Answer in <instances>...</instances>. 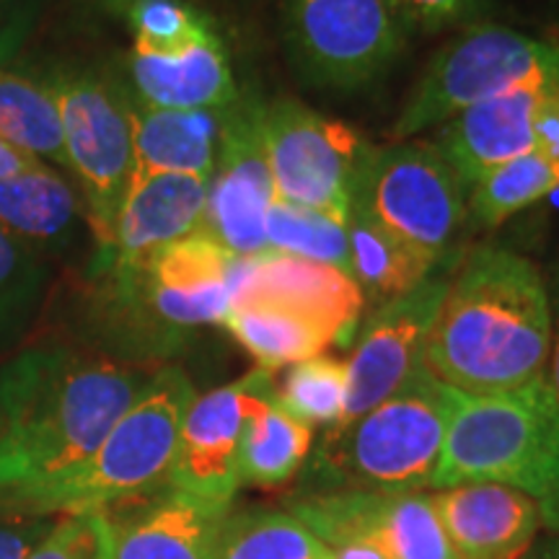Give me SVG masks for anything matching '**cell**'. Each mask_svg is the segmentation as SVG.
Segmentation results:
<instances>
[{"mask_svg": "<svg viewBox=\"0 0 559 559\" xmlns=\"http://www.w3.org/2000/svg\"><path fill=\"white\" fill-rule=\"evenodd\" d=\"M451 389L419 368L379 407L332 430L311 464L313 487L425 492L443 453Z\"/></svg>", "mask_w": 559, "mask_h": 559, "instance_id": "8992f818", "label": "cell"}, {"mask_svg": "<svg viewBox=\"0 0 559 559\" xmlns=\"http://www.w3.org/2000/svg\"><path fill=\"white\" fill-rule=\"evenodd\" d=\"M492 481L528 495L559 534V404L547 379L502 394L451 389V417L430 489Z\"/></svg>", "mask_w": 559, "mask_h": 559, "instance_id": "277c9868", "label": "cell"}, {"mask_svg": "<svg viewBox=\"0 0 559 559\" xmlns=\"http://www.w3.org/2000/svg\"><path fill=\"white\" fill-rule=\"evenodd\" d=\"M24 62L58 104L68 174L81 192L96 251L107 249L135 169L132 96L120 68L81 60Z\"/></svg>", "mask_w": 559, "mask_h": 559, "instance_id": "52a82bcc", "label": "cell"}, {"mask_svg": "<svg viewBox=\"0 0 559 559\" xmlns=\"http://www.w3.org/2000/svg\"><path fill=\"white\" fill-rule=\"evenodd\" d=\"M549 288V300H551V349H549V360H547V379L551 394L559 404V260L551 267V275L547 280Z\"/></svg>", "mask_w": 559, "mask_h": 559, "instance_id": "f35d334b", "label": "cell"}, {"mask_svg": "<svg viewBox=\"0 0 559 559\" xmlns=\"http://www.w3.org/2000/svg\"><path fill=\"white\" fill-rule=\"evenodd\" d=\"M519 559H559V534L549 536V539L536 542L526 555Z\"/></svg>", "mask_w": 559, "mask_h": 559, "instance_id": "b9f144b4", "label": "cell"}, {"mask_svg": "<svg viewBox=\"0 0 559 559\" xmlns=\"http://www.w3.org/2000/svg\"><path fill=\"white\" fill-rule=\"evenodd\" d=\"M26 559H99L94 515H58L50 534Z\"/></svg>", "mask_w": 559, "mask_h": 559, "instance_id": "d590c367", "label": "cell"}, {"mask_svg": "<svg viewBox=\"0 0 559 559\" xmlns=\"http://www.w3.org/2000/svg\"><path fill=\"white\" fill-rule=\"evenodd\" d=\"M264 236H267V251L330 264V267L345 270L349 275V241L345 218L275 200L267 210Z\"/></svg>", "mask_w": 559, "mask_h": 559, "instance_id": "f546056e", "label": "cell"}, {"mask_svg": "<svg viewBox=\"0 0 559 559\" xmlns=\"http://www.w3.org/2000/svg\"><path fill=\"white\" fill-rule=\"evenodd\" d=\"M534 145L542 156L559 164V88H547L536 104Z\"/></svg>", "mask_w": 559, "mask_h": 559, "instance_id": "74e56055", "label": "cell"}, {"mask_svg": "<svg viewBox=\"0 0 559 559\" xmlns=\"http://www.w3.org/2000/svg\"><path fill=\"white\" fill-rule=\"evenodd\" d=\"M547 88L559 86L523 83L506 94L466 107L440 124V132L430 143L449 160L466 190H472L485 174L498 166L536 151L534 115Z\"/></svg>", "mask_w": 559, "mask_h": 559, "instance_id": "ac0fdd59", "label": "cell"}, {"mask_svg": "<svg viewBox=\"0 0 559 559\" xmlns=\"http://www.w3.org/2000/svg\"><path fill=\"white\" fill-rule=\"evenodd\" d=\"M120 73L132 99L153 109H226L241 94L218 34L177 58H148L130 50Z\"/></svg>", "mask_w": 559, "mask_h": 559, "instance_id": "ffe728a7", "label": "cell"}, {"mask_svg": "<svg viewBox=\"0 0 559 559\" xmlns=\"http://www.w3.org/2000/svg\"><path fill=\"white\" fill-rule=\"evenodd\" d=\"M551 300L526 257L477 247L461 260L425 342L423 366L461 394H502L547 373Z\"/></svg>", "mask_w": 559, "mask_h": 559, "instance_id": "7a4b0ae2", "label": "cell"}, {"mask_svg": "<svg viewBox=\"0 0 559 559\" xmlns=\"http://www.w3.org/2000/svg\"><path fill=\"white\" fill-rule=\"evenodd\" d=\"M94 3L99 5L104 13H109V16H122V11L128 9L132 0H94Z\"/></svg>", "mask_w": 559, "mask_h": 559, "instance_id": "7bdbcfd3", "label": "cell"}, {"mask_svg": "<svg viewBox=\"0 0 559 559\" xmlns=\"http://www.w3.org/2000/svg\"><path fill=\"white\" fill-rule=\"evenodd\" d=\"M207 179L185 174H153L132 179L107 249L96 251L88 272L138 264L153 251L202 230Z\"/></svg>", "mask_w": 559, "mask_h": 559, "instance_id": "e0dca14e", "label": "cell"}, {"mask_svg": "<svg viewBox=\"0 0 559 559\" xmlns=\"http://www.w3.org/2000/svg\"><path fill=\"white\" fill-rule=\"evenodd\" d=\"M0 228L41 260L68 254L81 228H88L79 187L41 160L0 179Z\"/></svg>", "mask_w": 559, "mask_h": 559, "instance_id": "44dd1931", "label": "cell"}, {"mask_svg": "<svg viewBox=\"0 0 559 559\" xmlns=\"http://www.w3.org/2000/svg\"><path fill=\"white\" fill-rule=\"evenodd\" d=\"M368 544L389 559H459L432 502V495H376Z\"/></svg>", "mask_w": 559, "mask_h": 559, "instance_id": "83f0119b", "label": "cell"}, {"mask_svg": "<svg viewBox=\"0 0 559 559\" xmlns=\"http://www.w3.org/2000/svg\"><path fill=\"white\" fill-rule=\"evenodd\" d=\"M347 360L317 355L290 366L283 389L275 391L277 404L293 417L313 425H326V430L340 423L347 402Z\"/></svg>", "mask_w": 559, "mask_h": 559, "instance_id": "d6a6232c", "label": "cell"}, {"mask_svg": "<svg viewBox=\"0 0 559 559\" xmlns=\"http://www.w3.org/2000/svg\"><path fill=\"white\" fill-rule=\"evenodd\" d=\"M34 164H37V160L26 156V153L16 151L13 145H9L3 138H0V179L16 177V174L26 171Z\"/></svg>", "mask_w": 559, "mask_h": 559, "instance_id": "ab89813d", "label": "cell"}, {"mask_svg": "<svg viewBox=\"0 0 559 559\" xmlns=\"http://www.w3.org/2000/svg\"><path fill=\"white\" fill-rule=\"evenodd\" d=\"M58 0H0V66L24 58Z\"/></svg>", "mask_w": 559, "mask_h": 559, "instance_id": "836d02e7", "label": "cell"}, {"mask_svg": "<svg viewBox=\"0 0 559 559\" xmlns=\"http://www.w3.org/2000/svg\"><path fill=\"white\" fill-rule=\"evenodd\" d=\"M210 559H332V549L285 508H230Z\"/></svg>", "mask_w": 559, "mask_h": 559, "instance_id": "4316f807", "label": "cell"}, {"mask_svg": "<svg viewBox=\"0 0 559 559\" xmlns=\"http://www.w3.org/2000/svg\"><path fill=\"white\" fill-rule=\"evenodd\" d=\"M239 300H277V304L311 313L337 334L342 347L355 340L362 309H366V298L358 283L345 270L298 260L280 251L236 260L230 304H239Z\"/></svg>", "mask_w": 559, "mask_h": 559, "instance_id": "2e32d148", "label": "cell"}, {"mask_svg": "<svg viewBox=\"0 0 559 559\" xmlns=\"http://www.w3.org/2000/svg\"><path fill=\"white\" fill-rule=\"evenodd\" d=\"M236 260L194 230L138 264L88 272L86 347L138 368L174 358L202 326L223 324Z\"/></svg>", "mask_w": 559, "mask_h": 559, "instance_id": "3957f363", "label": "cell"}, {"mask_svg": "<svg viewBox=\"0 0 559 559\" xmlns=\"http://www.w3.org/2000/svg\"><path fill=\"white\" fill-rule=\"evenodd\" d=\"M275 381L264 368L251 370L207 394H198L179 430L169 485L215 506L230 508L239 492V449L249 417L275 396Z\"/></svg>", "mask_w": 559, "mask_h": 559, "instance_id": "4fadbf2b", "label": "cell"}, {"mask_svg": "<svg viewBox=\"0 0 559 559\" xmlns=\"http://www.w3.org/2000/svg\"><path fill=\"white\" fill-rule=\"evenodd\" d=\"M58 515L0 506V559H26L32 549L50 534Z\"/></svg>", "mask_w": 559, "mask_h": 559, "instance_id": "8d00e7d4", "label": "cell"}, {"mask_svg": "<svg viewBox=\"0 0 559 559\" xmlns=\"http://www.w3.org/2000/svg\"><path fill=\"white\" fill-rule=\"evenodd\" d=\"M275 202V187L264 148V102L254 94L223 109L218 164L207 181L202 230L236 257L267 251L264 221Z\"/></svg>", "mask_w": 559, "mask_h": 559, "instance_id": "7c38bea8", "label": "cell"}, {"mask_svg": "<svg viewBox=\"0 0 559 559\" xmlns=\"http://www.w3.org/2000/svg\"><path fill=\"white\" fill-rule=\"evenodd\" d=\"M432 502L459 559H519L544 526L528 495L492 481L436 489Z\"/></svg>", "mask_w": 559, "mask_h": 559, "instance_id": "d6986e66", "label": "cell"}, {"mask_svg": "<svg viewBox=\"0 0 559 559\" xmlns=\"http://www.w3.org/2000/svg\"><path fill=\"white\" fill-rule=\"evenodd\" d=\"M221 132L223 109L171 111L132 99V179L185 174L210 181L218 164Z\"/></svg>", "mask_w": 559, "mask_h": 559, "instance_id": "7402d4cb", "label": "cell"}, {"mask_svg": "<svg viewBox=\"0 0 559 559\" xmlns=\"http://www.w3.org/2000/svg\"><path fill=\"white\" fill-rule=\"evenodd\" d=\"M349 241V277L358 283L366 304L379 309L383 304L407 296L425 280L438 272L440 264L456 260V254L438 260L415 243L400 239L370 218L358 202H353L347 215Z\"/></svg>", "mask_w": 559, "mask_h": 559, "instance_id": "603a6c76", "label": "cell"}, {"mask_svg": "<svg viewBox=\"0 0 559 559\" xmlns=\"http://www.w3.org/2000/svg\"><path fill=\"white\" fill-rule=\"evenodd\" d=\"M50 264L0 228V349L26 332L41 309Z\"/></svg>", "mask_w": 559, "mask_h": 559, "instance_id": "1f68e13d", "label": "cell"}, {"mask_svg": "<svg viewBox=\"0 0 559 559\" xmlns=\"http://www.w3.org/2000/svg\"><path fill=\"white\" fill-rule=\"evenodd\" d=\"M559 187V164L531 151L485 174L466 198V223L474 228H498Z\"/></svg>", "mask_w": 559, "mask_h": 559, "instance_id": "f1b7e54d", "label": "cell"}, {"mask_svg": "<svg viewBox=\"0 0 559 559\" xmlns=\"http://www.w3.org/2000/svg\"><path fill=\"white\" fill-rule=\"evenodd\" d=\"M194 396L185 370L160 366L86 461L0 506L41 515H91L166 487Z\"/></svg>", "mask_w": 559, "mask_h": 559, "instance_id": "5b68a950", "label": "cell"}, {"mask_svg": "<svg viewBox=\"0 0 559 559\" xmlns=\"http://www.w3.org/2000/svg\"><path fill=\"white\" fill-rule=\"evenodd\" d=\"M221 326H226L230 337L257 360V366L270 373L317 358L324 355L326 347L340 345L337 334L324 321L277 300L230 304Z\"/></svg>", "mask_w": 559, "mask_h": 559, "instance_id": "cb8c5ba5", "label": "cell"}, {"mask_svg": "<svg viewBox=\"0 0 559 559\" xmlns=\"http://www.w3.org/2000/svg\"><path fill=\"white\" fill-rule=\"evenodd\" d=\"M469 190L430 140L373 148L353 202L383 228L445 260L466 223Z\"/></svg>", "mask_w": 559, "mask_h": 559, "instance_id": "30bf717a", "label": "cell"}, {"mask_svg": "<svg viewBox=\"0 0 559 559\" xmlns=\"http://www.w3.org/2000/svg\"><path fill=\"white\" fill-rule=\"evenodd\" d=\"M132 32V52L177 58L215 37L213 19L187 0H132L120 16Z\"/></svg>", "mask_w": 559, "mask_h": 559, "instance_id": "4dcf8cb0", "label": "cell"}, {"mask_svg": "<svg viewBox=\"0 0 559 559\" xmlns=\"http://www.w3.org/2000/svg\"><path fill=\"white\" fill-rule=\"evenodd\" d=\"M0 138L29 158L68 174L58 104L24 60L0 66Z\"/></svg>", "mask_w": 559, "mask_h": 559, "instance_id": "d4e9b609", "label": "cell"}, {"mask_svg": "<svg viewBox=\"0 0 559 559\" xmlns=\"http://www.w3.org/2000/svg\"><path fill=\"white\" fill-rule=\"evenodd\" d=\"M313 445V428L300 423L277 404V396L262 402L249 417L239 449L241 487L275 489L288 481L306 464Z\"/></svg>", "mask_w": 559, "mask_h": 559, "instance_id": "484cf974", "label": "cell"}, {"mask_svg": "<svg viewBox=\"0 0 559 559\" xmlns=\"http://www.w3.org/2000/svg\"><path fill=\"white\" fill-rule=\"evenodd\" d=\"M451 285L449 272H436L407 296L370 311L355 334L353 358L347 360V402L340 423L345 425L379 407L386 396L404 386L423 366V353L432 321Z\"/></svg>", "mask_w": 559, "mask_h": 559, "instance_id": "5bb4252c", "label": "cell"}, {"mask_svg": "<svg viewBox=\"0 0 559 559\" xmlns=\"http://www.w3.org/2000/svg\"><path fill=\"white\" fill-rule=\"evenodd\" d=\"M264 148L275 200L347 221L373 145L306 104L275 99L264 104Z\"/></svg>", "mask_w": 559, "mask_h": 559, "instance_id": "8fae6325", "label": "cell"}, {"mask_svg": "<svg viewBox=\"0 0 559 559\" xmlns=\"http://www.w3.org/2000/svg\"><path fill=\"white\" fill-rule=\"evenodd\" d=\"M230 508L166 485L145 498L91 513L99 559H210Z\"/></svg>", "mask_w": 559, "mask_h": 559, "instance_id": "9a60e30c", "label": "cell"}, {"mask_svg": "<svg viewBox=\"0 0 559 559\" xmlns=\"http://www.w3.org/2000/svg\"><path fill=\"white\" fill-rule=\"evenodd\" d=\"M151 373L83 345L47 340L0 366V500L86 461Z\"/></svg>", "mask_w": 559, "mask_h": 559, "instance_id": "6da1fadb", "label": "cell"}, {"mask_svg": "<svg viewBox=\"0 0 559 559\" xmlns=\"http://www.w3.org/2000/svg\"><path fill=\"white\" fill-rule=\"evenodd\" d=\"M293 70L319 91H360L394 68L409 29L389 0H280Z\"/></svg>", "mask_w": 559, "mask_h": 559, "instance_id": "9c48e42d", "label": "cell"}, {"mask_svg": "<svg viewBox=\"0 0 559 559\" xmlns=\"http://www.w3.org/2000/svg\"><path fill=\"white\" fill-rule=\"evenodd\" d=\"M409 32H440L449 26L474 24L487 0H389Z\"/></svg>", "mask_w": 559, "mask_h": 559, "instance_id": "e575fe53", "label": "cell"}, {"mask_svg": "<svg viewBox=\"0 0 559 559\" xmlns=\"http://www.w3.org/2000/svg\"><path fill=\"white\" fill-rule=\"evenodd\" d=\"M332 559H389L381 549L370 547V544H345V547H334Z\"/></svg>", "mask_w": 559, "mask_h": 559, "instance_id": "60d3db41", "label": "cell"}, {"mask_svg": "<svg viewBox=\"0 0 559 559\" xmlns=\"http://www.w3.org/2000/svg\"><path fill=\"white\" fill-rule=\"evenodd\" d=\"M523 83L559 86V41L477 21L428 62L391 128V138L402 143L440 128L466 107Z\"/></svg>", "mask_w": 559, "mask_h": 559, "instance_id": "ba28073f", "label": "cell"}]
</instances>
